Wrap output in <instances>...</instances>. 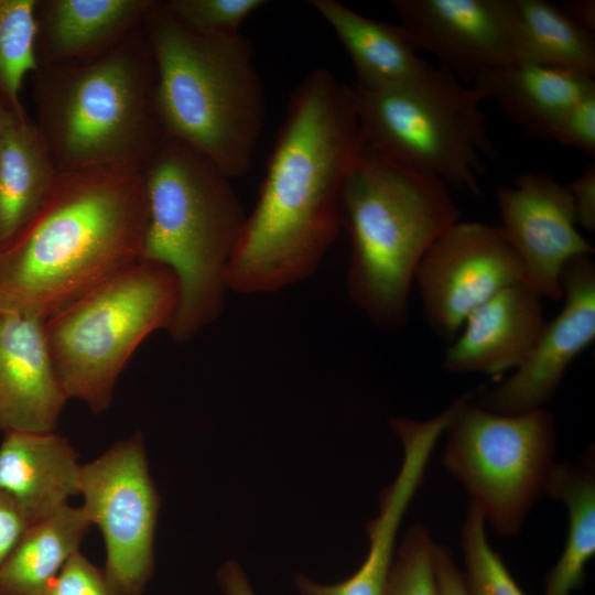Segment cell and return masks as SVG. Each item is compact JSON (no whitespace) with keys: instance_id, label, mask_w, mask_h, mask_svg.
Masks as SVG:
<instances>
[{"instance_id":"1","label":"cell","mask_w":595,"mask_h":595,"mask_svg":"<svg viewBox=\"0 0 595 595\" xmlns=\"http://www.w3.org/2000/svg\"><path fill=\"white\" fill-rule=\"evenodd\" d=\"M363 147L353 87L325 68L310 72L291 94L228 290L271 293L317 270L342 226L344 186Z\"/></svg>"},{"instance_id":"2","label":"cell","mask_w":595,"mask_h":595,"mask_svg":"<svg viewBox=\"0 0 595 595\" xmlns=\"http://www.w3.org/2000/svg\"><path fill=\"white\" fill-rule=\"evenodd\" d=\"M139 169L58 173L32 219L0 248V311L46 320L141 258Z\"/></svg>"},{"instance_id":"3","label":"cell","mask_w":595,"mask_h":595,"mask_svg":"<svg viewBox=\"0 0 595 595\" xmlns=\"http://www.w3.org/2000/svg\"><path fill=\"white\" fill-rule=\"evenodd\" d=\"M142 28L155 68V104L165 137L192 148L226 176L251 166L266 99L250 42L186 28L154 0Z\"/></svg>"},{"instance_id":"4","label":"cell","mask_w":595,"mask_h":595,"mask_svg":"<svg viewBox=\"0 0 595 595\" xmlns=\"http://www.w3.org/2000/svg\"><path fill=\"white\" fill-rule=\"evenodd\" d=\"M140 172L148 206L140 260L162 263L176 275L180 303L167 332L184 343L224 307L246 215L231 178L177 140L165 137Z\"/></svg>"},{"instance_id":"5","label":"cell","mask_w":595,"mask_h":595,"mask_svg":"<svg viewBox=\"0 0 595 595\" xmlns=\"http://www.w3.org/2000/svg\"><path fill=\"white\" fill-rule=\"evenodd\" d=\"M35 119L58 173L141 169L165 138L155 104V68L142 24L86 62L39 67Z\"/></svg>"},{"instance_id":"6","label":"cell","mask_w":595,"mask_h":595,"mask_svg":"<svg viewBox=\"0 0 595 595\" xmlns=\"http://www.w3.org/2000/svg\"><path fill=\"white\" fill-rule=\"evenodd\" d=\"M461 220L450 187L363 147L343 191L340 225L351 252L347 292L379 328L408 321L415 270L432 246Z\"/></svg>"},{"instance_id":"7","label":"cell","mask_w":595,"mask_h":595,"mask_svg":"<svg viewBox=\"0 0 595 595\" xmlns=\"http://www.w3.org/2000/svg\"><path fill=\"white\" fill-rule=\"evenodd\" d=\"M364 147L450 188L482 194L484 158L496 156L484 98L443 65L391 87L351 86Z\"/></svg>"},{"instance_id":"8","label":"cell","mask_w":595,"mask_h":595,"mask_svg":"<svg viewBox=\"0 0 595 595\" xmlns=\"http://www.w3.org/2000/svg\"><path fill=\"white\" fill-rule=\"evenodd\" d=\"M178 303L174 272L138 260L47 317L48 349L68 400L107 411L128 360L150 334L169 331Z\"/></svg>"},{"instance_id":"9","label":"cell","mask_w":595,"mask_h":595,"mask_svg":"<svg viewBox=\"0 0 595 595\" xmlns=\"http://www.w3.org/2000/svg\"><path fill=\"white\" fill-rule=\"evenodd\" d=\"M461 402L448 423L443 462L466 488L485 522L517 534L531 507L545 495L554 466L555 423L544 409L500 414Z\"/></svg>"},{"instance_id":"10","label":"cell","mask_w":595,"mask_h":595,"mask_svg":"<svg viewBox=\"0 0 595 595\" xmlns=\"http://www.w3.org/2000/svg\"><path fill=\"white\" fill-rule=\"evenodd\" d=\"M79 496L102 537L107 576L123 595H140L154 574L161 505L142 432L134 431L82 464Z\"/></svg>"},{"instance_id":"11","label":"cell","mask_w":595,"mask_h":595,"mask_svg":"<svg viewBox=\"0 0 595 595\" xmlns=\"http://www.w3.org/2000/svg\"><path fill=\"white\" fill-rule=\"evenodd\" d=\"M431 327L452 342L467 316L500 290L526 282L524 267L500 226L458 220L414 274Z\"/></svg>"},{"instance_id":"12","label":"cell","mask_w":595,"mask_h":595,"mask_svg":"<svg viewBox=\"0 0 595 595\" xmlns=\"http://www.w3.org/2000/svg\"><path fill=\"white\" fill-rule=\"evenodd\" d=\"M496 199L500 227L524 267L526 283L541 298L560 300L563 267L594 252L576 228L566 185L548 173L524 171L512 186H499Z\"/></svg>"},{"instance_id":"13","label":"cell","mask_w":595,"mask_h":595,"mask_svg":"<svg viewBox=\"0 0 595 595\" xmlns=\"http://www.w3.org/2000/svg\"><path fill=\"white\" fill-rule=\"evenodd\" d=\"M560 283L564 298L561 312L547 323L513 374L479 398L482 408L500 414L541 409L572 361L594 340L595 264L591 255L570 260L562 269Z\"/></svg>"},{"instance_id":"14","label":"cell","mask_w":595,"mask_h":595,"mask_svg":"<svg viewBox=\"0 0 595 595\" xmlns=\"http://www.w3.org/2000/svg\"><path fill=\"white\" fill-rule=\"evenodd\" d=\"M418 51L472 79L517 62L511 0H392Z\"/></svg>"},{"instance_id":"15","label":"cell","mask_w":595,"mask_h":595,"mask_svg":"<svg viewBox=\"0 0 595 595\" xmlns=\"http://www.w3.org/2000/svg\"><path fill=\"white\" fill-rule=\"evenodd\" d=\"M390 426L401 441L403 458L396 479L381 491L378 516L367 524L369 549L364 562L351 576L335 584L315 583L298 574L301 595H385L402 518L423 482L445 421L441 416L426 421L398 416Z\"/></svg>"},{"instance_id":"16","label":"cell","mask_w":595,"mask_h":595,"mask_svg":"<svg viewBox=\"0 0 595 595\" xmlns=\"http://www.w3.org/2000/svg\"><path fill=\"white\" fill-rule=\"evenodd\" d=\"M43 318L0 311V432H52L68 401Z\"/></svg>"},{"instance_id":"17","label":"cell","mask_w":595,"mask_h":595,"mask_svg":"<svg viewBox=\"0 0 595 595\" xmlns=\"http://www.w3.org/2000/svg\"><path fill=\"white\" fill-rule=\"evenodd\" d=\"M545 325L541 296L526 282L513 283L467 316L463 333L445 353L443 367L452 374L487 375L516 369Z\"/></svg>"},{"instance_id":"18","label":"cell","mask_w":595,"mask_h":595,"mask_svg":"<svg viewBox=\"0 0 595 595\" xmlns=\"http://www.w3.org/2000/svg\"><path fill=\"white\" fill-rule=\"evenodd\" d=\"M154 0H37L39 67L86 62L123 42Z\"/></svg>"},{"instance_id":"19","label":"cell","mask_w":595,"mask_h":595,"mask_svg":"<svg viewBox=\"0 0 595 595\" xmlns=\"http://www.w3.org/2000/svg\"><path fill=\"white\" fill-rule=\"evenodd\" d=\"M80 468L75 448L56 431L3 433L0 490L31 523L52 516L79 496Z\"/></svg>"},{"instance_id":"20","label":"cell","mask_w":595,"mask_h":595,"mask_svg":"<svg viewBox=\"0 0 595 595\" xmlns=\"http://www.w3.org/2000/svg\"><path fill=\"white\" fill-rule=\"evenodd\" d=\"M484 100H494L527 134L553 140L565 112L595 93L594 76L552 66L512 62L473 79Z\"/></svg>"},{"instance_id":"21","label":"cell","mask_w":595,"mask_h":595,"mask_svg":"<svg viewBox=\"0 0 595 595\" xmlns=\"http://www.w3.org/2000/svg\"><path fill=\"white\" fill-rule=\"evenodd\" d=\"M347 52L363 88L408 83L429 67L399 23L364 17L336 0H312Z\"/></svg>"},{"instance_id":"22","label":"cell","mask_w":595,"mask_h":595,"mask_svg":"<svg viewBox=\"0 0 595 595\" xmlns=\"http://www.w3.org/2000/svg\"><path fill=\"white\" fill-rule=\"evenodd\" d=\"M58 174L26 111L6 107L0 140V248L36 214Z\"/></svg>"},{"instance_id":"23","label":"cell","mask_w":595,"mask_h":595,"mask_svg":"<svg viewBox=\"0 0 595 595\" xmlns=\"http://www.w3.org/2000/svg\"><path fill=\"white\" fill-rule=\"evenodd\" d=\"M91 527L82 506L71 505L32 523L0 566V595H47Z\"/></svg>"},{"instance_id":"24","label":"cell","mask_w":595,"mask_h":595,"mask_svg":"<svg viewBox=\"0 0 595 595\" xmlns=\"http://www.w3.org/2000/svg\"><path fill=\"white\" fill-rule=\"evenodd\" d=\"M545 495L565 504L567 538L556 564L545 576L543 595H573L581 588L586 566L595 555L594 450L576 463H555Z\"/></svg>"},{"instance_id":"25","label":"cell","mask_w":595,"mask_h":595,"mask_svg":"<svg viewBox=\"0 0 595 595\" xmlns=\"http://www.w3.org/2000/svg\"><path fill=\"white\" fill-rule=\"evenodd\" d=\"M517 62L595 76L594 32L544 0H511Z\"/></svg>"},{"instance_id":"26","label":"cell","mask_w":595,"mask_h":595,"mask_svg":"<svg viewBox=\"0 0 595 595\" xmlns=\"http://www.w3.org/2000/svg\"><path fill=\"white\" fill-rule=\"evenodd\" d=\"M37 0H0V100L24 112L21 90L26 75L37 71L35 53Z\"/></svg>"},{"instance_id":"27","label":"cell","mask_w":595,"mask_h":595,"mask_svg":"<svg viewBox=\"0 0 595 595\" xmlns=\"http://www.w3.org/2000/svg\"><path fill=\"white\" fill-rule=\"evenodd\" d=\"M485 519L469 502L462 526L464 582L469 595H524L486 537Z\"/></svg>"},{"instance_id":"28","label":"cell","mask_w":595,"mask_h":595,"mask_svg":"<svg viewBox=\"0 0 595 595\" xmlns=\"http://www.w3.org/2000/svg\"><path fill=\"white\" fill-rule=\"evenodd\" d=\"M434 545L423 524L410 527L396 551L385 595H440Z\"/></svg>"},{"instance_id":"29","label":"cell","mask_w":595,"mask_h":595,"mask_svg":"<svg viewBox=\"0 0 595 595\" xmlns=\"http://www.w3.org/2000/svg\"><path fill=\"white\" fill-rule=\"evenodd\" d=\"M164 7L190 30L208 36L240 33L244 21L263 0H164Z\"/></svg>"},{"instance_id":"30","label":"cell","mask_w":595,"mask_h":595,"mask_svg":"<svg viewBox=\"0 0 595 595\" xmlns=\"http://www.w3.org/2000/svg\"><path fill=\"white\" fill-rule=\"evenodd\" d=\"M47 595H123L104 567L95 565L80 550L63 566Z\"/></svg>"},{"instance_id":"31","label":"cell","mask_w":595,"mask_h":595,"mask_svg":"<svg viewBox=\"0 0 595 595\" xmlns=\"http://www.w3.org/2000/svg\"><path fill=\"white\" fill-rule=\"evenodd\" d=\"M553 141L595 155V93L583 97L565 112Z\"/></svg>"},{"instance_id":"32","label":"cell","mask_w":595,"mask_h":595,"mask_svg":"<svg viewBox=\"0 0 595 595\" xmlns=\"http://www.w3.org/2000/svg\"><path fill=\"white\" fill-rule=\"evenodd\" d=\"M31 524L21 508L0 490V566Z\"/></svg>"},{"instance_id":"33","label":"cell","mask_w":595,"mask_h":595,"mask_svg":"<svg viewBox=\"0 0 595 595\" xmlns=\"http://www.w3.org/2000/svg\"><path fill=\"white\" fill-rule=\"evenodd\" d=\"M575 208L576 224L587 231L595 230V163L566 185Z\"/></svg>"},{"instance_id":"34","label":"cell","mask_w":595,"mask_h":595,"mask_svg":"<svg viewBox=\"0 0 595 595\" xmlns=\"http://www.w3.org/2000/svg\"><path fill=\"white\" fill-rule=\"evenodd\" d=\"M434 567L440 595H469L448 547L435 543Z\"/></svg>"},{"instance_id":"35","label":"cell","mask_w":595,"mask_h":595,"mask_svg":"<svg viewBox=\"0 0 595 595\" xmlns=\"http://www.w3.org/2000/svg\"><path fill=\"white\" fill-rule=\"evenodd\" d=\"M224 595H257L246 573L237 562L225 563L217 573Z\"/></svg>"},{"instance_id":"36","label":"cell","mask_w":595,"mask_h":595,"mask_svg":"<svg viewBox=\"0 0 595 595\" xmlns=\"http://www.w3.org/2000/svg\"><path fill=\"white\" fill-rule=\"evenodd\" d=\"M562 9L581 26L595 31V1L572 0L565 2Z\"/></svg>"},{"instance_id":"37","label":"cell","mask_w":595,"mask_h":595,"mask_svg":"<svg viewBox=\"0 0 595 595\" xmlns=\"http://www.w3.org/2000/svg\"><path fill=\"white\" fill-rule=\"evenodd\" d=\"M6 106L0 100V140H1V129H2V122L4 117Z\"/></svg>"}]
</instances>
